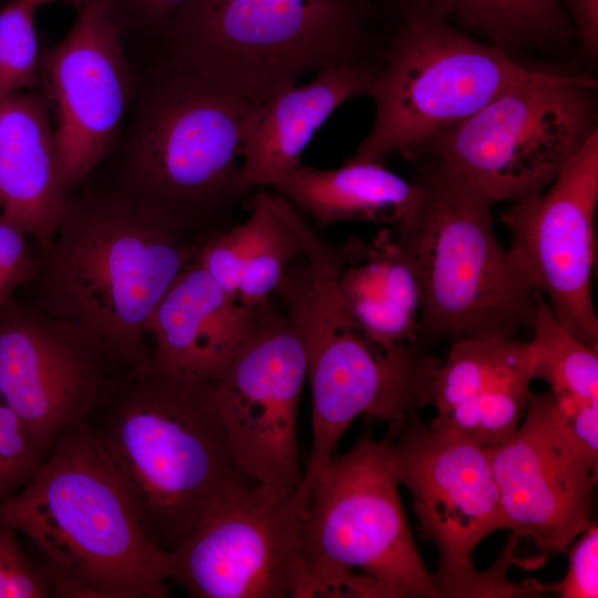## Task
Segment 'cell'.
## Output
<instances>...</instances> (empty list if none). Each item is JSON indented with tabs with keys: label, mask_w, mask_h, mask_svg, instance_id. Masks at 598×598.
<instances>
[{
	"label": "cell",
	"mask_w": 598,
	"mask_h": 598,
	"mask_svg": "<svg viewBox=\"0 0 598 598\" xmlns=\"http://www.w3.org/2000/svg\"><path fill=\"white\" fill-rule=\"evenodd\" d=\"M597 82L544 70L405 157L439 162L492 205L543 192L597 127Z\"/></svg>",
	"instance_id": "cell-10"
},
{
	"label": "cell",
	"mask_w": 598,
	"mask_h": 598,
	"mask_svg": "<svg viewBox=\"0 0 598 598\" xmlns=\"http://www.w3.org/2000/svg\"><path fill=\"white\" fill-rule=\"evenodd\" d=\"M393 473L411 493L421 535L434 542L439 567L432 574L441 597H511L519 584L506 580L515 563L504 553L478 571L476 546L505 528L498 487L487 448L444 427L425 425L415 412L390 423L386 433Z\"/></svg>",
	"instance_id": "cell-11"
},
{
	"label": "cell",
	"mask_w": 598,
	"mask_h": 598,
	"mask_svg": "<svg viewBox=\"0 0 598 598\" xmlns=\"http://www.w3.org/2000/svg\"><path fill=\"white\" fill-rule=\"evenodd\" d=\"M124 371L84 324L14 298L0 310V394L44 462Z\"/></svg>",
	"instance_id": "cell-14"
},
{
	"label": "cell",
	"mask_w": 598,
	"mask_h": 598,
	"mask_svg": "<svg viewBox=\"0 0 598 598\" xmlns=\"http://www.w3.org/2000/svg\"><path fill=\"white\" fill-rule=\"evenodd\" d=\"M306 377L300 336L268 300L257 307L251 330L212 383L233 460L255 485L283 493L300 488L297 422Z\"/></svg>",
	"instance_id": "cell-13"
},
{
	"label": "cell",
	"mask_w": 598,
	"mask_h": 598,
	"mask_svg": "<svg viewBox=\"0 0 598 598\" xmlns=\"http://www.w3.org/2000/svg\"><path fill=\"white\" fill-rule=\"evenodd\" d=\"M306 265L287 270L276 292L302 341L312 394V444L301 497L333 457L340 439L360 415L393 423L426 405V392L440 361L420 341L382 346L354 322L339 288L350 260L315 231L301 235Z\"/></svg>",
	"instance_id": "cell-4"
},
{
	"label": "cell",
	"mask_w": 598,
	"mask_h": 598,
	"mask_svg": "<svg viewBox=\"0 0 598 598\" xmlns=\"http://www.w3.org/2000/svg\"><path fill=\"white\" fill-rule=\"evenodd\" d=\"M306 502L298 491L237 489L164 551L165 579L197 598L298 597Z\"/></svg>",
	"instance_id": "cell-12"
},
{
	"label": "cell",
	"mask_w": 598,
	"mask_h": 598,
	"mask_svg": "<svg viewBox=\"0 0 598 598\" xmlns=\"http://www.w3.org/2000/svg\"><path fill=\"white\" fill-rule=\"evenodd\" d=\"M66 196L48 104L37 94L9 96L0 104V218L44 243L59 226Z\"/></svg>",
	"instance_id": "cell-21"
},
{
	"label": "cell",
	"mask_w": 598,
	"mask_h": 598,
	"mask_svg": "<svg viewBox=\"0 0 598 598\" xmlns=\"http://www.w3.org/2000/svg\"><path fill=\"white\" fill-rule=\"evenodd\" d=\"M546 1L556 6H560L558 0H546Z\"/></svg>",
	"instance_id": "cell-36"
},
{
	"label": "cell",
	"mask_w": 598,
	"mask_h": 598,
	"mask_svg": "<svg viewBox=\"0 0 598 598\" xmlns=\"http://www.w3.org/2000/svg\"><path fill=\"white\" fill-rule=\"evenodd\" d=\"M254 197L260 207V226L245 261L237 295L238 301L248 307L270 300L290 261L302 254V244L279 212L275 194L260 192Z\"/></svg>",
	"instance_id": "cell-26"
},
{
	"label": "cell",
	"mask_w": 598,
	"mask_h": 598,
	"mask_svg": "<svg viewBox=\"0 0 598 598\" xmlns=\"http://www.w3.org/2000/svg\"><path fill=\"white\" fill-rule=\"evenodd\" d=\"M248 207L250 216L246 221L204 238L196 254L204 270L234 299H237L241 271L260 226V207L255 197Z\"/></svg>",
	"instance_id": "cell-28"
},
{
	"label": "cell",
	"mask_w": 598,
	"mask_h": 598,
	"mask_svg": "<svg viewBox=\"0 0 598 598\" xmlns=\"http://www.w3.org/2000/svg\"><path fill=\"white\" fill-rule=\"evenodd\" d=\"M0 523L42 554L51 596L166 598L164 550L146 537L89 423L63 433Z\"/></svg>",
	"instance_id": "cell-3"
},
{
	"label": "cell",
	"mask_w": 598,
	"mask_h": 598,
	"mask_svg": "<svg viewBox=\"0 0 598 598\" xmlns=\"http://www.w3.org/2000/svg\"><path fill=\"white\" fill-rule=\"evenodd\" d=\"M487 451L505 528L545 556L567 551L591 524L598 454L573 434L550 392L532 393L514 434Z\"/></svg>",
	"instance_id": "cell-16"
},
{
	"label": "cell",
	"mask_w": 598,
	"mask_h": 598,
	"mask_svg": "<svg viewBox=\"0 0 598 598\" xmlns=\"http://www.w3.org/2000/svg\"><path fill=\"white\" fill-rule=\"evenodd\" d=\"M33 271V251L27 234L0 218V310L13 299L18 288L29 282Z\"/></svg>",
	"instance_id": "cell-32"
},
{
	"label": "cell",
	"mask_w": 598,
	"mask_h": 598,
	"mask_svg": "<svg viewBox=\"0 0 598 598\" xmlns=\"http://www.w3.org/2000/svg\"><path fill=\"white\" fill-rule=\"evenodd\" d=\"M598 130L540 193L501 215L508 255L530 287L550 301L559 322L587 344L598 342L592 299Z\"/></svg>",
	"instance_id": "cell-15"
},
{
	"label": "cell",
	"mask_w": 598,
	"mask_h": 598,
	"mask_svg": "<svg viewBox=\"0 0 598 598\" xmlns=\"http://www.w3.org/2000/svg\"><path fill=\"white\" fill-rule=\"evenodd\" d=\"M534 364L528 342L512 338L452 341L426 392L431 424L491 448L519 426L532 396Z\"/></svg>",
	"instance_id": "cell-18"
},
{
	"label": "cell",
	"mask_w": 598,
	"mask_h": 598,
	"mask_svg": "<svg viewBox=\"0 0 598 598\" xmlns=\"http://www.w3.org/2000/svg\"><path fill=\"white\" fill-rule=\"evenodd\" d=\"M158 41L159 56L259 104L305 73L377 59V0H195Z\"/></svg>",
	"instance_id": "cell-5"
},
{
	"label": "cell",
	"mask_w": 598,
	"mask_h": 598,
	"mask_svg": "<svg viewBox=\"0 0 598 598\" xmlns=\"http://www.w3.org/2000/svg\"><path fill=\"white\" fill-rule=\"evenodd\" d=\"M569 18L584 52L598 55V0H558Z\"/></svg>",
	"instance_id": "cell-34"
},
{
	"label": "cell",
	"mask_w": 598,
	"mask_h": 598,
	"mask_svg": "<svg viewBox=\"0 0 598 598\" xmlns=\"http://www.w3.org/2000/svg\"><path fill=\"white\" fill-rule=\"evenodd\" d=\"M506 548L513 550V553H514V548L512 546H506ZM517 564H519V561ZM520 595H522V585H520Z\"/></svg>",
	"instance_id": "cell-37"
},
{
	"label": "cell",
	"mask_w": 598,
	"mask_h": 598,
	"mask_svg": "<svg viewBox=\"0 0 598 598\" xmlns=\"http://www.w3.org/2000/svg\"><path fill=\"white\" fill-rule=\"evenodd\" d=\"M271 187L321 226L339 221L398 225L420 196L417 182L403 179L383 164L349 159L332 169L301 165Z\"/></svg>",
	"instance_id": "cell-23"
},
{
	"label": "cell",
	"mask_w": 598,
	"mask_h": 598,
	"mask_svg": "<svg viewBox=\"0 0 598 598\" xmlns=\"http://www.w3.org/2000/svg\"><path fill=\"white\" fill-rule=\"evenodd\" d=\"M42 463L23 423L0 394V502L24 486Z\"/></svg>",
	"instance_id": "cell-29"
},
{
	"label": "cell",
	"mask_w": 598,
	"mask_h": 598,
	"mask_svg": "<svg viewBox=\"0 0 598 598\" xmlns=\"http://www.w3.org/2000/svg\"><path fill=\"white\" fill-rule=\"evenodd\" d=\"M205 72L159 56L140 101L123 185L198 225L238 183L251 107Z\"/></svg>",
	"instance_id": "cell-9"
},
{
	"label": "cell",
	"mask_w": 598,
	"mask_h": 598,
	"mask_svg": "<svg viewBox=\"0 0 598 598\" xmlns=\"http://www.w3.org/2000/svg\"><path fill=\"white\" fill-rule=\"evenodd\" d=\"M339 288L354 322L372 341H419L422 288L416 267L394 229L368 244L365 255L340 272Z\"/></svg>",
	"instance_id": "cell-22"
},
{
	"label": "cell",
	"mask_w": 598,
	"mask_h": 598,
	"mask_svg": "<svg viewBox=\"0 0 598 598\" xmlns=\"http://www.w3.org/2000/svg\"><path fill=\"white\" fill-rule=\"evenodd\" d=\"M51 597L48 577L22 549L18 530L0 523V598Z\"/></svg>",
	"instance_id": "cell-30"
},
{
	"label": "cell",
	"mask_w": 598,
	"mask_h": 598,
	"mask_svg": "<svg viewBox=\"0 0 598 598\" xmlns=\"http://www.w3.org/2000/svg\"><path fill=\"white\" fill-rule=\"evenodd\" d=\"M380 71L378 59L328 68L251 105L241 146L238 183L244 190L272 186L301 166L303 150L330 115L346 102L368 95Z\"/></svg>",
	"instance_id": "cell-20"
},
{
	"label": "cell",
	"mask_w": 598,
	"mask_h": 598,
	"mask_svg": "<svg viewBox=\"0 0 598 598\" xmlns=\"http://www.w3.org/2000/svg\"><path fill=\"white\" fill-rule=\"evenodd\" d=\"M122 31L161 38L168 24L195 0H109Z\"/></svg>",
	"instance_id": "cell-33"
},
{
	"label": "cell",
	"mask_w": 598,
	"mask_h": 598,
	"mask_svg": "<svg viewBox=\"0 0 598 598\" xmlns=\"http://www.w3.org/2000/svg\"><path fill=\"white\" fill-rule=\"evenodd\" d=\"M76 11L66 35L40 59L68 192L110 152L133 95L123 31L110 1L81 0Z\"/></svg>",
	"instance_id": "cell-17"
},
{
	"label": "cell",
	"mask_w": 598,
	"mask_h": 598,
	"mask_svg": "<svg viewBox=\"0 0 598 598\" xmlns=\"http://www.w3.org/2000/svg\"><path fill=\"white\" fill-rule=\"evenodd\" d=\"M458 30L512 53L577 40L560 6L546 0H410Z\"/></svg>",
	"instance_id": "cell-25"
},
{
	"label": "cell",
	"mask_w": 598,
	"mask_h": 598,
	"mask_svg": "<svg viewBox=\"0 0 598 598\" xmlns=\"http://www.w3.org/2000/svg\"><path fill=\"white\" fill-rule=\"evenodd\" d=\"M568 569L556 584L535 581L536 594L557 592L564 598L598 597V528L591 524L570 544Z\"/></svg>",
	"instance_id": "cell-31"
},
{
	"label": "cell",
	"mask_w": 598,
	"mask_h": 598,
	"mask_svg": "<svg viewBox=\"0 0 598 598\" xmlns=\"http://www.w3.org/2000/svg\"><path fill=\"white\" fill-rule=\"evenodd\" d=\"M25 1L30 3L31 6H33L35 9L44 4L53 3L55 1H65V2L74 4L76 8L79 3L81 2V0H25Z\"/></svg>",
	"instance_id": "cell-35"
},
{
	"label": "cell",
	"mask_w": 598,
	"mask_h": 598,
	"mask_svg": "<svg viewBox=\"0 0 598 598\" xmlns=\"http://www.w3.org/2000/svg\"><path fill=\"white\" fill-rule=\"evenodd\" d=\"M196 227L123 184L68 195L53 237L32 247L29 302L91 329L124 370L142 368L151 315L203 240Z\"/></svg>",
	"instance_id": "cell-1"
},
{
	"label": "cell",
	"mask_w": 598,
	"mask_h": 598,
	"mask_svg": "<svg viewBox=\"0 0 598 598\" xmlns=\"http://www.w3.org/2000/svg\"><path fill=\"white\" fill-rule=\"evenodd\" d=\"M420 196L394 233L421 282L419 341L512 338L538 291L496 238L492 204L445 165L420 169Z\"/></svg>",
	"instance_id": "cell-6"
},
{
	"label": "cell",
	"mask_w": 598,
	"mask_h": 598,
	"mask_svg": "<svg viewBox=\"0 0 598 598\" xmlns=\"http://www.w3.org/2000/svg\"><path fill=\"white\" fill-rule=\"evenodd\" d=\"M534 379L545 380L557 410L575 432L598 425V350L576 338L538 292L529 324Z\"/></svg>",
	"instance_id": "cell-24"
},
{
	"label": "cell",
	"mask_w": 598,
	"mask_h": 598,
	"mask_svg": "<svg viewBox=\"0 0 598 598\" xmlns=\"http://www.w3.org/2000/svg\"><path fill=\"white\" fill-rule=\"evenodd\" d=\"M388 436L364 433L307 492L301 597L440 598L412 537Z\"/></svg>",
	"instance_id": "cell-8"
},
{
	"label": "cell",
	"mask_w": 598,
	"mask_h": 598,
	"mask_svg": "<svg viewBox=\"0 0 598 598\" xmlns=\"http://www.w3.org/2000/svg\"><path fill=\"white\" fill-rule=\"evenodd\" d=\"M257 307L228 296L196 255L153 310L147 336L151 363L159 371L214 383L225 371L256 319Z\"/></svg>",
	"instance_id": "cell-19"
},
{
	"label": "cell",
	"mask_w": 598,
	"mask_h": 598,
	"mask_svg": "<svg viewBox=\"0 0 598 598\" xmlns=\"http://www.w3.org/2000/svg\"><path fill=\"white\" fill-rule=\"evenodd\" d=\"M37 10L25 0H11L0 9V104L39 79Z\"/></svg>",
	"instance_id": "cell-27"
},
{
	"label": "cell",
	"mask_w": 598,
	"mask_h": 598,
	"mask_svg": "<svg viewBox=\"0 0 598 598\" xmlns=\"http://www.w3.org/2000/svg\"><path fill=\"white\" fill-rule=\"evenodd\" d=\"M380 71L370 132L348 158L381 163L471 115L544 70L518 62L410 0H377Z\"/></svg>",
	"instance_id": "cell-7"
},
{
	"label": "cell",
	"mask_w": 598,
	"mask_h": 598,
	"mask_svg": "<svg viewBox=\"0 0 598 598\" xmlns=\"http://www.w3.org/2000/svg\"><path fill=\"white\" fill-rule=\"evenodd\" d=\"M89 426L146 537L173 549L196 522L252 484L237 468L212 383L148 364L118 373Z\"/></svg>",
	"instance_id": "cell-2"
}]
</instances>
